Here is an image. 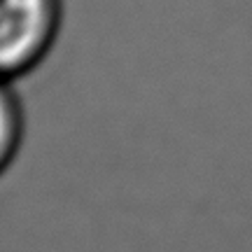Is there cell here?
<instances>
[{
    "mask_svg": "<svg viewBox=\"0 0 252 252\" xmlns=\"http://www.w3.org/2000/svg\"><path fill=\"white\" fill-rule=\"evenodd\" d=\"M63 0H0V80L42 63L61 28Z\"/></svg>",
    "mask_w": 252,
    "mask_h": 252,
    "instance_id": "1",
    "label": "cell"
},
{
    "mask_svg": "<svg viewBox=\"0 0 252 252\" xmlns=\"http://www.w3.org/2000/svg\"><path fill=\"white\" fill-rule=\"evenodd\" d=\"M5 82L7 80H0V175L14 161L21 145V135H24L21 110Z\"/></svg>",
    "mask_w": 252,
    "mask_h": 252,
    "instance_id": "2",
    "label": "cell"
}]
</instances>
